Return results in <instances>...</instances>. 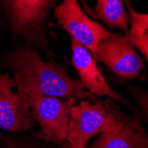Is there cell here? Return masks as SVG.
<instances>
[{
  "instance_id": "1",
  "label": "cell",
  "mask_w": 148,
  "mask_h": 148,
  "mask_svg": "<svg viewBox=\"0 0 148 148\" xmlns=\"http://www.w3.org/2000/svg\"><path fill=\"white\" fill-rule=\"evenodd\" d=\"M11 62L14 86L27 97L47 96L82 101L88 95L80 81L70 77L62 66L44 61L34 50H19Z\"/></svg>"
},
{
  "instance_id": "2",
  "label": "cell",
  "mask_w": 148,
  "mask_h": 148,
  "mask_svg": "<svg viewBox=\"0 0 148 148\" xmlns=\"http://www.w3.org/2000/svg\"><path fill=\"white\" fill-rule=\"evenodd\" d=\"M125 119V115L113 107L82 100L71 107L68 145L71 148H87L93 137L117 130Z\"/></svg>"
},
{
  "instance_id": "3",
  "label": "cell",
  "mask_w": 148,
  "mask_h": 148,
  "mask_svg": "<svg viewBox=\"0 0 148 148\" xmlns=\"http://www.w3.org/2000/svg\"><path fill=\"white\" fill-rule=\"evenodd\" d=\"M94 58L116 75L126 79L137 77L144 68V61L131 41L127 36L121 34L110 33L101 39Z\"/></svg>"
},
{
  "instance_id": "4",
  "label": "cell",
  "mask_w": 148,
  "mask_h": 148,
  "mask_svg": "<svg viewBox=\"0 0 148 148\" xmlns=\"http://www.w3.org/2000/svg\"><path fill=\"white\" fill-rule=\"evenodd\" d=\"M28 99L32 117L39 123L45 138L61 145L66 140L71 107L76 101L47 96Z\"/></svg>"
},
{
  "instance_id": "5",
  "label": "cell",
  "mask_w": 148,
  "mask_h": 148,
  "mask_svg": "<svg viewBox=\"0 0 148 148\" xmlns=\"http://www.w3.org/2000/svg\"><path fill=\"white\" fill-rule=\"evenodd\" d=\"M55 17L59 25L71 38L86 47L93 56L99 42L110 34L102 25L86 14L78 0H62L55 8Z\"/></svg>"
},
{
  "instance_id": "6",
  "label": "cell",
  "mask_w": 148,
  "mask_h": 148,
  "mask_svg": "<svg viewBox=\"0 0 148 148\" xmlns=\"http://www.w3.org/2000/svg\"><path fill=\"white\" fill-rule=\"evenodd\" d=\"M12 86L14 84L9 75H0V129L28 130L33 121L29 99L20 91L13 92Z\"/></svg>"
},
{
  "instance_id": "7",
  "label": "cell",
  "mask_w": 148,
  "mask_h": 148,
  "mask_svg": "<svg viewBox=\"0 0 148 148\" xmlns=\"http://www.w3.org/2000/svg\"><path fill=\"white\" fill-rule=\"evenodd\" d=\"M72 64L78 73L85 89L99 97L106 96L113 99L124 101V99L112 89L99 71L96 60L84 45L71 38Z\"/></svg>"
},
{
  "instance_id": "8",
  "label": "cell",
  "mask_w": 148,
  "mask_h": 148,
  "mask_svg": "<svg viewBox=\"0 0 148 148\" xmlns=\"http://www.w3.org/2000/svg\"><path fill=\"white\" fill-rule=\"evenodd\" d=\"M90 148H148V134L138 118L126 116L122 126L100 134Z\"/></svg>"
},
{
  "instance_id": "9",
  "label": "cell",
  "mask_w": 148,
  "mask_h": 148,
  "mask_svg": "<svg viewBox=\"0 0 148 148\" xmlns=\"http://www.w3.org/2000/svg\"><path fill=\"white\" fill-rule=\"evenodd\" d=\"M14 30L28 33L41 23L53 0H4Z\"/></svg>"
},
{
  "instance_id": "10",
  "label": "cell",
  "mask_w": 148,
  "mask_h": 148,
  "mask_svg": "<svg viewBox=\"0 0 148 148\" xmlns=\"http://www.w3.org/2000/svg\"><path fill=\"white\" fill-rule=\"evenodd\" d=\"M95 12L107 26L129 32L130 19L123 0H97Z\"/></svg>"
},
{
  "instance_id": "11",
  "label": "cell",
  "mask_w": 148,
  "mask_h": 148,
  "mask_svg": "<svg viewBox=\"0 0 148 148\" xmlns=\"http://www.w3.org/2000/svg\"><path fill=\"white\" fill-rule=\"evenodd\" d=\"M130 14V29L127 36H140L148 31V13H139L134 11L130 0H125Z\"/></svg>"
},
{
  "instance_id": "12",
  "label": "cell",
  "mask_w": 148,
  "mask_h": 148,
  "mask_svg": "<svg viewBox=\"0 0 148 148\" xmlns=\"http://www.w3.org/2000/svg\"><path fill=\"white\" fill-rule=\"evenodd\" d=\"M135 46L148 61V31L140 36H127Z\"/></svg>"
},
{
  "instance_id": "13",
  "label": "cell",
  "mask_w": 148,
  "mask_h": 148,
  "mask_svg": "<svg viewBox=\"0 0 148 148\" xmlns=\"http://www.w3.org/2000/svg\"><path fill=\"white\" fill-rule=\"evenodd\" d=\"M134 97L136 98L137 102L144 114L148 119V92L146 91H135Z\"/></svg>"
},
{
  "instance_id": "14",
  "label": "cell",
  "mask_w": 148,
  "mask_h": 148,
  "mask_svg": "<svg viewBox=\"0 0 148 148\" xmlns=\"http://www.w3.org/2000/svg\"><path fill=\"white\" fill-rule=\"evenodd\" d=\"M64 148H71L69 145H64Z\"/></svg>"
}]
</instances>
